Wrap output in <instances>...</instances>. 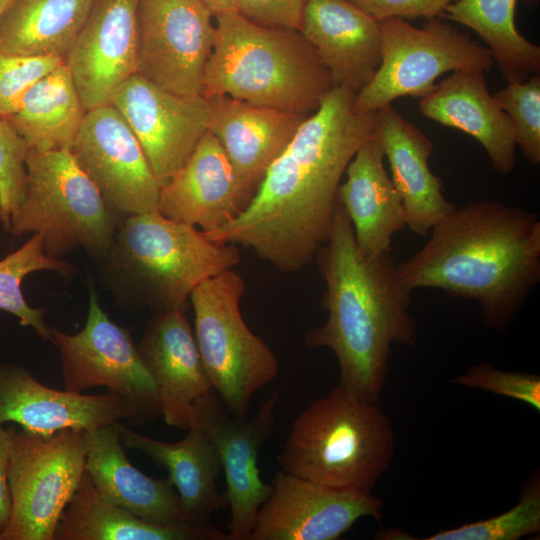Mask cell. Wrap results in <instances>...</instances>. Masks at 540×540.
<instances>
[{
  "instance_id": "6da1fadb",
  "label": "cell",
  "mask_w": 540,
  "mask_h": 540,
  "mask_svg": "<svg viewBox=\"0 0 540 540\" xmlns=\"http://www.w3.org/2000/svg\"><path fill=\"white\" fill-rule=\"evenodd\" d=\"M356 93L334 86L269 167L247 208L207 238L241 245L284 273L310 264L327 240L336 192L376 112L354 110Z\"/></svg>"
},
{
  "instance_id": "d590c367",
  "label": "cell",
  "mask_w": 540,
  "mask_h": 540,
  "mask_svg": "<svg viewBox=\"0 0 540 540\" xmlns=\"http://www.w3.org/2000/svg\"><path fill=\"white\" fill-rule=\"evenodd\" d=\"M63 62L61 57L0 51V117L12 116L30 87Z\"/></svg>"
},
{
  "instance_id": "ab89813d",
  "label": "cell",
  "mask_w": 540,
  "mask_h": 540,
  "mask_svg": "<svg viewBox=\"0 0 540 540\" xmlns=\"http://www.w3.org/2000/svg\"><path fill=\"white\" fill-rule=\"evenodd\" d=\"M12 449L11 425L5 429L0 425V533L6 528L11 510V496L8 482Z\"/></svg>"
},
{
  "instance_id": "f546056e",
  "label": "cell",
  "mask_w": 540,
  "mask_h": 540,
  "mask_svg": "<svg viewBox=\"0 0 540 540\" xmlns=\"http://www.w3.org/2000/svg\"><path fill=\"white\" fill-rule=\"evenodd\" d=\"M93 0H13L0 17V51L64 59Z\"/></svg>"
},
{
  "instance_id": "e575fe53",
  "label": "cell",
  "mask_w": 540,
  "mask_h": 540,
  "mask_svg": "<svg viewBox=\"0 0 540 540\" xmlns=\"http://www.w3.org/2000/svg\"><path fill=\"white\" fill-rule=\"evenodd\" d=\"M28 147L7 119L0 117V223L8 230L27 187Z\"/></svg>"
},
{
  "instance_id": "ffe728a7",
  "label": "cell",
  "mask_w": 540,
  "mask_h": 540,
  "mask_svg": "<svg viewBox=\"0 0 540 540\" xmlns=\"http://www.w3.org/2000/svg\"><path fill=\"white\" fill-rule=\"evenodd\" d=\"M137 347L156 384L165 423L187 430L194 403L213 389L184 312L152 314Z\"/></svg>"
},
{
  "instance_id": "9c48e42d",
  "label": "cell",
  "mask_w": 540,
  "mask_h": 540,
  "mask_svg": "<svg viewBox=\"0 0 540 540\" xmlns=\"http://www.w3.org/2000/svg\"><path fill=\"white\" fill-rule=\"evenodd\" d=\"M381 62L373 78L356 93L354 110L376 112L399 97H423L446 72L462 69L490 71L489 49L439 17L415 27L406 19L379 21Z\"/></svg>"
},
{
  "instance_id": "cb8c5ba5",
  "label": "cell",
  "mask_w": 540,
  "mask_h": 540,
  "mask_svg": "<svg viewBox=\"0 0 540 540\" xmlns=\"http://www.w3.org/2000/svg\"><path fill=\"white\" fill-rule=\"evenodd\" d=\"M118 423L85 431V471L97 491L145 522L169 527L191 525L186 522L180 497L169 477L155 479L129 461Z\"/></svg>"
},
{
  "instance_id": "60d3db41",
  "label": "cell",
  "mask_w": 540,
  "mask_h": 540,
  "mask_svg": "<svg viewBox=\"0 0 540 540\" xmlns=\"http://www.w3.org/2000/svg\"><path fill=\"white\" fill-rule=\"evenodd\" d=\"M214 15L236 11L235 0H202Z\"/></svg>"
},
{
  "instance_id": "8d00e7d4",
  "label": "cell",
  "mask_w": 540,
  "mask_h": 540,
  "mask_svg": "<svg viewBox=\"0 0 540 540\" xmlns=\"http://www.w3.org/2000/svg\"><path fill=\"white\" fill-rule=\"evenodd\" d=\"M451 382L509 397L540 411V377L535 374L504 371L489 362H482L471 366Z\"/></svg>"
},
{
  "instance_id": "484cf974",
  "label": "cell",
  "mask_w": 540,
  "mask_h": 540,
  "mask_svg": "<svg viewBox=\"0 0 540 540\" xmlns=\"http://www.w3.org/2000/svg\"><path fill=\"white\" fill-rule=\"evenodd\" d=\"M344 174L336 201L352 224L359 249L371 257L391 253L394 235L406 227L405 210L373 136L359 147Z\"/></svg>"
},
{
  "instance_id": "30bf717a",
  "label": "cell",
  "mask_w": 540,
  "mask_h": 540,
  "mask_svg": "<svg viewBox=\"0 0 540 540\" xmlns=\"http://www.w3.org/2000/svg\"><path fill=\"white\" fill-rule=\"evenodd\" d=\"M10 517L3 540H53L60 517L85 474V431L32 433L12 424Z\"/></svg>"
},
{
  "instance_id": "d6986e66",
  "label": "cell",
  "mask_w": 540,
  "mask_h": 540,
  "mask_svg": "<svg viewBox=\"0 0 540 540\" xmlns=\"http://www.w3.org/2000/svg\"><path fill=\"white\" fill-rule=\"evenodd\" d=\"M250 202L223 148L208 131L187 162L162 184L158 212L208 233L236 219Z\"/></svg>"
},
{
  "instance_id": "277c9868",
  "label": "cell",
  "mask_w": 540,
  "mask_h": 540,
  "mask_svg": "<svg viewBox=\"0 0 540 540\" xmlns=\"http://www.w3.org/2000/svg\"><path fill=\"white\" fill-rule=\"evenodd\" d=\"M239 262L236 245L214 243L197 227L156 211L119 220L112 245L97 263L120 308L156 314L185 312L199 284Z\"/></svg>"
},
{
  "instance_id": "e0dca14e",
  "label": "cell",
  "mask_w": 540,
  "mask_h": 540,
  "mask_svg": "<svg viewBox=\"0 0 540 540\" xmlns=\"http://www.w3.org/2000/svg\"><path fill=\"white\" fill-rule=\"evenodd\" d=\"M139 0H93L64 57L86 111L108 105L137 73Z\"/></svg>"
},
{
  "instance_id": "7402d4cb",
  "label": "cell",
  "mask_w": 540,
  "mask_h": 540,
  "mask_svg": "<svg viewBox=\"0 0 540 540\" xmlns=\"http://www.w3.org/2000/svg\"><path fill=\"white\" fill-rule=\"evenodd\" d=\"M373 137L387 158L391 180L405 210L406 227L421 237L457 206L444 195L443 183L429 167L433 142L392 105L376 111Z\"/></svg>"
},
{
  "instance_id": "4316f807",
  "label": "cell",
  "mask_w": 540,
  "mask_h": 540,
  "mask_svg": "<svg viewBox=\"0 0 540 540\" xmlns=\"http://www.w3.org/2000/svg\"><path fill=\"white\" fill-rule=\"evenodd\" d=\"M118 426L125 449L140 451L167 470L188 524H207L213 513L228 505L226 493H219L216 485L222 469L218 452L196 422L191 421L185 437L174 443L139 434L122 422Z\"/></svg>"
},
{
  "instance_id": "f1b7e54d",
  "label": "cell",
  "mask_w": 540,
  "mask_h": 540,
  "mask_svg": "<svg viewBox=\"0 0 540 540\" xmlns=\"http://www.w3.org/2000/svg\"><path fill=\"white\" fill-rule=\"evenodd\" d=\"M71 73L63 62L34 83L7 120L28 150H70L86 116Z\"/></svg>"
},
{
  "instance_id": "5b68a950",
  "label": "cell",
  "mask_w": 540,
  "mask_h": 540,
  "mask_svg": "<svg viewBox=\"0 0 540 540\" xmlns=\"http://www.w3.org/2000/svg\"><path fill=\"white\" fill-rule=\"evenodd\" d=\"M202 96L228 95L308 117L335 86L300 31L255 24L236 11L215 15Z\"/></svg>"
},
{
  "instance_id": "603a6c76",
  "label": "cell",
  "mask_w": 540,
  "mask_h": 540,
  "mask_svg": "<svg viewBox=\"0 0 540 540\" xmlns=\"http://www.w3.org/2000/svg\"><path fill=\"white\" fill-rule=\"evenodd\" d=\"M300 32L328 68L335 86L357 93L380 65L379 21L348 0H309Z\"/></svg>"
},
{
  "instance_id": "b9f144b4",
  "label": "cell",
  "mask_w": 540,
  "mask_h": 540,
  "mask_svg": "<svg viewBox=\"0 0 540 540\" xmlns=\"http://www.w3.org/2000/svg\"><path fill=\"white\" fill-rule=\"evenodd\" d=\"M12 2L13 0H0V17Z\"/></svg>"
},
{
  "instance_id": "1f68e13d",
  "label": "cell",
  "mask_w": 540,
  "mask_h": 540,
  "mask_svg": "<svg viewBox=\"0 0 540 540\" xmlns=\"http://www.w3.org/2000/svg\"><path fill=\"white\" fill-rule=\"evenodd\" d=\"M55 271L63 276L74 272L66 261L48 256L41 234L32 237L20 248L0 260V310L16 316L23 327H31L40 338L50 341L51 328L45 322V308L31 307L22 292V281L30 273Z\"/></svg>"
},
{
  "instance_id": "5bb4252c",
  "label": "cell",
  "mask_w": 540,
  "mask_h": 540,
  "mask_svg": "<svg viewBox=\"0 0 540 540\" xmlns=\"http://www.w3.org/2000/svg\"><path fill=\"white\" fill-rule=\"evenodd\" d=\"M274 392L252 419L230 413L213 390L193 405L191 421L196 422L214 444L225 474L230 506V540H249L260 506L271 491L258 468V459L275 426Z\"/></svg>"
},
{
  "instance_id": "d4e9b609",
  "label": "cell",
  "mask_w": 540,
  "mask_h": 540,
  "mask_svg": "<svg viewBox=\"0 0 540 540\" xmlns=\"http://www.w3.org/2000/svg\"><path fill=\"white\" fill-rule=\"evenodd\" d=\"M419 110L430 120L476 139L496 172L506 175L514 169V129L508 116L489 93L484 71H453L421 97Z\"/></svg>"
},
{
  "instance_id": "2e32d148",
  "label": "cell",
  "mask_w": 540,
  "mask_h": 540,
  "mask_svg": "<svg viewBox=\"0 0 540 540\" xmlns=\"http://www.w3.org/2000/svg\"><path fill=\"white\" fill-rule=\"evenodd\" d=\"M382 499L333 490L280 471L260 506L249 540H336L363 517L380 522Z\"/></svg>"
},
{
  "instance_id": "7bdbcfd3",
  "label": "cell",
  "mask_w": 540,
  "mask_h": 540,
  "mask_svg": "<svg viewBox=\"0 0 540 540\" xmlns=\"http://www.w3.org/2000/svg\"><path fill=\"white\" fill-rule=\"evenodd\" d=\"M0 540H3L1 533H0Z\"/></svg>"
},
{
  "instance_id": "52a82bcc",
  "label": "cell",
  "mask_w": 540,
  "mask_h": 540,
  "mask_svg": "<svg viewBox=\"0 0 540 540\" xmlns=\"http://www.w3.org/2000/svg\"><path fill=\"white\" fill-rule=\"evenodd\" d=\"M27 187L7 232L39 233L48 256L60 258L78 247L97 262L109 250L118 219L69 150L26 157Z\"/></svg>"
},
{
  "instance_id": "3957f363",
  "label": "cell",
  "mask_w": 540,
  "mask_h": 540,
  "mask_svg": "<svg viewBox=\"0 0 540 540\" xmlns=\"http://www.w3.org/2000/svg\"><path fill=\"white\" fill-rule=\"evenodd\" d=\"M423 247L397 264L411 292L444 291L476 301L485 327L505 331L540 282V219L536 212L478 200L456 208Z\"/></svg>"
},
{
  "instance_id": "4fadbf2b",
  "label": "cell",
  "mask_w": 540,
  "mask_h": 540,
  "mask_svg": "<svg viewBox=\"0 0 540 540\" xmlns=\"http://www.w3.org/2000/svg\"><path fill=\"white\" fill-rule=\"evenodd\" d=\"M69 151L118 221L158 211L162 183L113 105L87 111Z\"/></svg>"
},
{
  "instance_id": "8992f818",
  "label": "cell",
  "mask_w": 540,
  "mask_h": 540,
  "mask_svg": "<svg viewBox=\"0 0 540 540\" xmlns=\"http://www.w3.org/2000/svg\"><path fill=\"white\" fill-rule=\"evenodd\" d=\"M394 449L385 412L338 385L294 420L277 461L283 471L324 487L371 494Z\"/></svg>"
},
{
  "instance_id": "836d02e7",
  "label": "cell",
  "mask_w": 540,
  "mask_h": 540,
  "mask_svg": "<svg viewBox=\"0 0 540 540\" xmlns=\"http://www.w3.org/2000/svg\"><path fill=\"white\" fill-rule=\"evenodd\" d=\"M508 116L518 146L532 164L540 163V75L511 82L493 94Z\"/></svg>"
},
{
  "instance_id": "8fae6325",
  "label": "cell",
  "mask_w": 540,
  "mask_h": 540,
  "mask_svg": "<svg viewBox=\"0 0 540 540\" xmlns=\"http://www.w3.org/2000/svg\"><path fill=\"white\" fill-rule=\"evenodd\" d=\"M50 342L57 348L64 389L82 393L106 387L130 401L141 425L161 416L156 384L146 368L131 333L106 314L94 287H89V306L82 330L67 334L51 328Z\"/></svg>"
},
{
  "instance_id": "ac0fdd59",
  "label": "cell",
  "mask_w": 540,
  "mask_h": 540,
  "mask_svg": "<svg viewBox=\"0 0 540 540\" xmlns=\"http://www.w3.org/2000/svg\"><path fill=\"white\" fill-rule=\"evenodd\" d=\"M122 421L141 425L135 406L120 394L56 390L21 366L0 363V425L11 423L48 435L63 429L90 431Z\"/></svg>"
},
{
  "instance_id": "83f0119b",
  "label": "cell",
  "mask_w": 540,
  "mask_h": 540,
  "mask_svg": "<svg viewBox=\"0 0 540 540\" xmlns=\"http://www.w3.org/2000/svg\"><path fill=\"white\" fill-rule=\"evenodd\" d=\"M53 540H230V536L210 523L169 527L145 522L107 501L85 471Z\"/></svg>"
},
{
  "instance_id": "4dcf8cb0",
  "label": "cell",
  "mask_w": 540,
  "mask_h": 540,
  "mask_svg": "<svg viewBox=\"0 0 540 540\" xmlns=\"http://www.w3.org/2000/svg\"><path fill=\"white\" fill-rule=\"evenodd\" d=\"M517 1L454 0L442 15L470 28L486 43L507 83L524 82L540 72V46L526 39L515 23Z\"/></svg>"
},
{
  "instance_id": "7c38bea8",
  "label": "cell",
  "mask_w": 540,
  "mask_h": 540,
  "mask_svg": "<svg viewBox=\"0 0 540 540\" xmlns=\"http://www.w3.org/2000/svg\"><path fill=\"white\" fill-rule=\"evenodd\" d=\"M213 17L202 0H139L137 74L174 94L202 95Z\"/></svg>"
},
{
  "instance_id": "9a60e30c",
  "label": "cell",
  "mask_w": 540,
  "mask_h": 540,
  "mask_svg": "<svg viewBox=\"0 0 540 540\" xmlns=\"http://www.w3.org/2000/svg\"><path fill=\"white\" fill-rule=\"evenodd\" d=\"M110 104L134 133L162 184L187 162L209 131L207 98L171 93L137 73L122 84Z\"/></svg>"
},
{
  "instance_id": "7a4b0ae2",
  "label": "cell",
  "mask_w": 540,
  "mask_h": 540,
  "mask_svg": "<svg viewBox=\"0 0 540 540\" xmlns=\"http://www.w3.org/2000/svg\"><path fill=\"white\" fill-rule=\"evenodd\" d=\"M314 259L325 283L320 304L327 319L307 333L305 344L330 349L339 366L338 385L361 400L378 403L392 344L413 347L418 341L410 313L412 292L401 283L391 253H362L337 201L328 238Z\"/></svg>"
},
{
  "instance_id": "44dd1931",
  "label": "cell",
  "mask_w": 540,
  "mask_h": 540,
  "mask_svg": "<svg viewBox=\"0 0 540 540\" xmlns=\"http://www.w3.org/2000/svg\"><path fill=\"white\" fill-rule=\"evenodd\" d=\"M212 133L245 193L254 197L269 167L307 118L228 95L207 98Z\"/></svg>"
},
{
  "instance_id": "d6a6232c",
  "label": "cell",
  "mask_w": 540,
  "mask_h": 540,
  "mask_svg": "<svg viewBox=\"0 0 540 540\" xmlns=\"http://www.w3.org/2000/svg\"><path fill=\"white\" fill-rule=\"evenodd\" d=\"M540 531V481L534 479L515 506L497 516L439 531L424 540H518Z\"/></svg>"
},
{
  "instance_id": "74e56055",
  "label": "cell",
  "mask_w": 540,
  "mask_h": 540,
  "mask_svg": "<svg viewBox=\"0 0 540 540\" xmlns=\"http://www.w3.org/2000/svg\"><path fill=\"white\" fill-rule=\"evenodd\" d=\"M309 0H235L236 12L265 27L300 31Z\"/></svg>"
},
{
  "instance_id": "ba28073f",
  "label": "cell",
  "mask_w": 540,
  "mask_h": 540,
  "mask_svg": "<svg viewBox=\"0 0 540 540\" xmlns=\"http://www.w3.org/2000/svg\"><path fill=\"white\" fill-rule=\"evenodd\" d=\"M244 292V280L232 268L203 281L189 298L195 340L212 389L238 418H247L253 396L279 371L274 352L243 319Z\"/></svg>"
},
{
  "instance_id": "f35d334b",
  "label": "cell",
  "mask_w": 540,
  "mask_h": 540,
  "mask_svg": "<svg viewBox=\"0 0 540 540\" xmlns=\"http://www.w3.org/2000/svg\"><path fill=\"white\" fill-rule=\"evenodd\" d=\"M377 21L440 17L454 0H348Z\"/></svg>"
}]
</instances>
